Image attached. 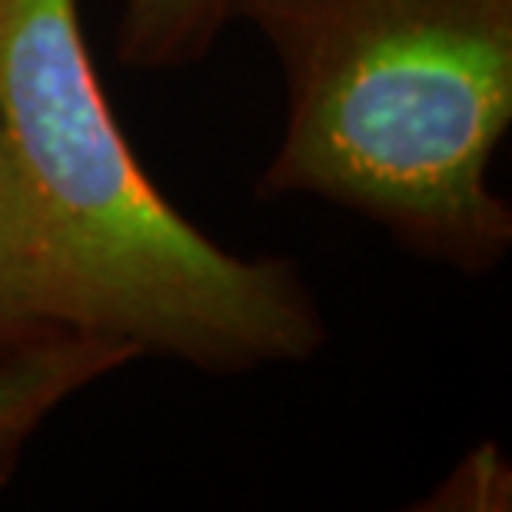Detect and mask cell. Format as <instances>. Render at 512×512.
Returning <instances> with one entry per match:
<instances>
[{
  "instance_id": "4",
  "label": "cell",
  "mask_w": 512,
  "mask_h": 512,
  "mask_svg": "<svg viewBox=\"0 0 512 512\" xmlns=\"http://www.w3.org/2000/svg\"><path fill=\"white\" fill-rule=\"evenodd\" d=\"M57 326L64 323L57 316L47 256L24 180L0 127V346Z\"/></svg>"
},
{
  "instance_id": "2",
  "label": "cell",
  "mask_w": 512,
  "mask_h": 512,
  "mask_svg": "<svg viewBox=\"0 0 512 512\" xmlns=\"http://www.w3.org/2000/svg\"><path fill=\"white\" fill-rule=\"evenodd\" d=\"M233 20L286 90L263 197H320L469 276L506 260L489 167L512 124V0H237Z\"/></svg>"
},
{
  "instance_id": "3",
  "label": "cell",
  "mask_w": 512,
  "mask_h": 512,
  "mask_svg": "<svg viewBox=\"0 0 512 512\" xmlns=\"http://www.w3.org/2000/svg\"><path fill=\"white\" fill-rule=\"evenodd\" d=\"M133 360H140L133 346L67 326L0 346V489L14 476L30 436L70 396Z\"/></svg>"
},
{
  "instance_id": "6",
  "label": "cell",
  "mask_w": 512,
  "mask_h": 512,
  "mask_svg": "<svg viewBox=\"0 0 512 512\" xmlns=\"http://www.w3.org/2000/svg\"><path fill=\"white\" fill-rule=\"evenodd\" d=\"M433 499H443L439 506L446 509H499V499H509V469L496 446L469 453Z\"/></svg>"
},
{
  "instance_id": "5",
  "label": "cell",
  "mask_w": 512,
  "mask_h": 512,
  "mask_svg": "<svg viewBox=\"0 0 512 512\" xmlns=\"http://www.w3.org/2000/svg\"><path fill=\"white\" fill-rule=\"evenodd\" d=\"M237 0H120L117 60L133 70L197 64L233 20Z\"/></svg>"
},
{
  "instance_id": "1",
  "label": "cell",
  "mask_w": 512,
  "mask_h": 512,
  "mask_svg": "<svg viewBox=\"0 0 512 512\" xmlns=\"http://www.w3.org/2000/svg\"><path fill=\"white\" fill-rule=\"evenodd\" d=\"M0 127L64 326L203 373L303 363L323 346L290 260L223 250L143 173L77 0H0Z\"/></svg>"
}]
</instances>
